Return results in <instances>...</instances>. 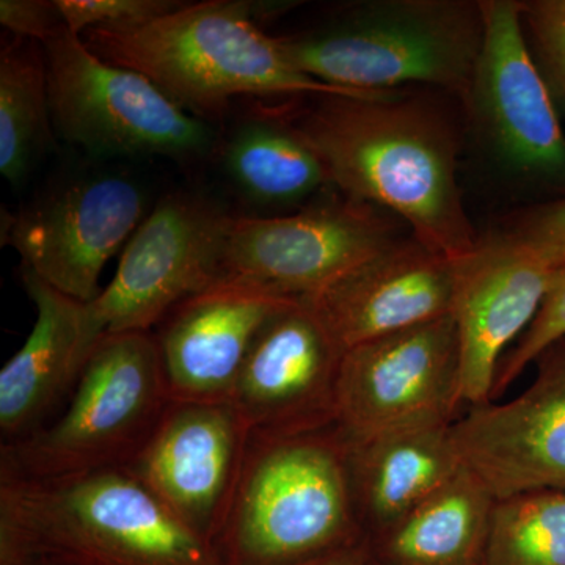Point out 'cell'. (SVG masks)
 Here are the masks:
<instances>
[{
	"label": "cell",
	"mask_w": 565,
	"mask_h": 565,
	"mask_svg": "<svg viewBox=\"0 0 565 565\" xmlns=\"http://www.w3.org/2000/svg\"><path fill=\"white\" fill-rule=\"evenodd\" d=\"M497 233L550 269L565 267V196L512 215Z\"/></svg>",
	"instance_id": "28"
},
{
	"label": "cell",
	"mask_w": 565,
	"mask_h": 565,
	"mask_svg": "<svg viewBox=\"0 0 565 565\" xmlns=\"http://www.w3.org/2000/svg\"><path fill=\"white\" fill-rule=\"evenodd\" d=\"M250 438L232 403L172 401L128 470L182 525L214 548L239 486Z\"/></svg>",
	"instance_id": "13"
},
{
	"label": "cell",
	"mask_w": 565,
	"mask_h": 565,
	"mask_svg": "<svg viewBox=\"0 0 565 565\" xmlns=\"http://www.w3.org/2000/svg\"><path fill=\"white\" fill-rule=\"evenodd\" d=\"M497 500L467 468L370 545L382 565H482Z\"/></svg>",
	"instance_id": "21"
},
{
	"label": "cell",
	"mask_w": 565,
	"mask_h": 565,
	"mask_svg": "<svg viewBox=\"0 0 565 565\" xmlns=\"http://www.w3.org/2000/svg\"><path fill=\"white\" fill-rule=\"evenodd\" d=\"M341 195L390 212L426 247L462 259L481 237L459 182V134L422 96H316L296 122Z\"/></svg>",
	"instance_id": "1"
},
{
	"label": "cell",
	"mask_w": 565,
	"mask_h": 565,
	"mask_svg": "<svg viewBox=\"0 0 565 565\" xmlns=\"http://www.w3.org/2000/svg\"><path fill=\"white\" fill-rule=\"evenodd\" d=\"M3 565H51V564L39 563V561H20V563H11V564H3Z\"/></svg>",
	"instance_id": "31"
},
{
	"label": "cell",
	"mask_w": 565,
	"mask_h": 565,
	"mask_svg": "<svg viewBox=\"0 0 565 565\" xmlns=\"http://www.w3.org/2000/svg\"><path fill=\"white\" fill-rule=\"evenodd\" d=\"M462 405L452 315L344 352L337 427L352 444L408 427L452 424Z\"/></svg>",
	"instance_id": "10"
},
{
	"label": "cell",
	"mask_w": 565,
	"mask_h": 565,
	"mask_svg": "<svg viewBox=\"0 0 565 565\" xmlns=\"http://www.w3.org/2000/svg\"><path fill=\"white\" fill-rule=\"evenodd\" d=\"M535 363L525 392L508 403L471 405L451 426L463 468L497 501L565 492V341Z\"/></svg>",
	"instance_id": "15"
},
{
	"label": "cell",
	"mask_w": 565,
	"mask_h": 565,
	"mask_svg": "<svg viewBox=\"0 0 565 565\" xmlns=\"http://www.w3.org/2000/svg\"><path fill=\"white\" fill-rule=\"evenodd\" d=\"M456 285V259L411 234L305 300L345 352L452 315Z\"/></svg>",
	"instance_id": "17"
},
{
	"label": "cell",
	"mask_w": 565,
	"mask_h": 565,
	"mask_svg": "<svg viewBox=\"0 0 565 565\" xmlns=\"http://www.w3.org/2000/svg\"><path fill=\"white\" fill-rule=\"evenodd\" d=\"M223 565L128 468L0 479V565Z\"/></svg>",
	"instance_id": "2"
},
{
	"label": "cell",
	"mask_w": 565,
	"mask_h": 565,
	"mask_svg": "<svg viewBox=\"0 0 565 565\" xmlns=\"http://www.w3.org/2000/svg\"><path fill=\"white\" fill-rule=\"evenodd\" d=\"M482 565H565V492L497 501Z\"/></svg>",
	"instance_id": "24"
},
{
	"label": "cell",
	"mask_w": 565,
	"mask_h": 565,
	"mask_svg": "<svg viewBox=\"0 0 565 565\" xmlns=\"http://www.w3.org/2000/svg\"><path fill=\"white\" fill-rule=\"evenodd\" d=\"M0 22L14 36L41 44L66 28L55 0H2Z\"/></svg>",
	"instance_id": "29"
},
{
	"label": "cell",
	"mask_w": 565,
	"mask_h": 565,
	"mask_svg": "<svg viewBox=\"0 0 565 565\" xmlns=\"http://www.w3.org/2000/svg\"><path fill=\"white\" fill-rule=\"evenodd\" d=\"M46 62L39 41L13 36L0 52V173L20 184L54 140Z\"/></svg>",
	"instance_id": "23"
},
{
	"label": "cell",
	"mask_w": 565,
	"mask_h": 565,
	"mask_svg": "<svg viewBox=\"0 0 565 565\" xmlns=\"http://www.w3.org/2000/svg\"><path fill=\"white\" fill-rule=\"evenodd\" d=\"M370 559V545H367V542H363V544L351 546V548L341 550V552L332 553V555L299 565H366Z\"/></svg>",
	"instance_id": "30"
},
{
	"label": "cell",
	"mask_w": 565,
	"mask_h": 565,
	"mask_svg": "<svg viewBox=\"0 0 565 565\" xmlns=\"http://www.w3.org/2000/svg\"><path fill=\"white\" fill-rule=\"evenodd\" d=\"M452 424L408 427L348 441L353 498L367 542L448 484L463 465Z\"/></svg>",
	"instance_id": "20"
},
{
	"label": "cell",
	"mask_w": 565,
	"mask_h": 565,
	"mask_svg": "<svg viewBox=\"0 0 565 565\" xmlns=\"http://www.w3.org/2000/svg\"><path fill=\"white\" fill-rule=\"evenodd\" d=\"M523 33L561 117L565 115V0H526Z\"/></svg>",
	"instance_id": "25"
},
{
	"label": "cell",
	"mask_w": 565,
	"mask_h": 565,
	"mask_svg": "<svg viewBox=\"0 0 565 565\" xmlns=\"http://www.w3.org/2000/svg\"><path fill=\"white\" fill-rule=\"evenodd\" d=\"M367 542L349 446L334 426L252 435L215 553L223 565H299Z\"/></svg>",
	"instance_id": "4"
},
{
	"label": "cell",
	"mask_w": 565,
	"mask_h": 565,
	"mask_svg": "<svg viewBox=\"0 0 565 565\" xmlns=\"http://www.w3.org/2000/svg\"><path fill=\"white\" fill-rule=\"evenodd\" d=\"M170 403L154 334H103L66 411L36 433L2 444L0 479L41 481L128 468Z\"/></svg>",
	"instance_id": "6"
},
{
	"label": "cell",
	"mask_w": 565,
	"mask_h": 565,
	"mask_svg": "<svg viewBox=\"0 0 565 565\" xmlns=\"http://www.w3.org/2000/svg\"><path fill=\"white\" fill-rule=\"evenodd\" d=\"M285 3L206 0L126 31H88L85 44L104 61L143 74L172 102L206 120L236 96H373L307 76L256 24Z\"/></svg>",
	"instance_id": "3"
},
{
	"label": "cell",
	"mask_w": 565,
	"mask_h": 565,
	"mask_svg": "<svg viewBox=\"0 0 565 565\" xmlns=\"http://www.w3.org/2000/svg\"><path fill=\"white\" fill-rule=\"evenodd\" d=\"M294 300L245 282L217 281L178 305L154 334L172 401L230 403L256 337Z\"/></svg>",
	"instance_id": "18"
},
{
	"label": "cell",
	"mask_w": 565,
	"mask_h": 565,
	"mask_svg": "<svg viewBox=\"0 0 565 565\" xmlns=\"http://www.w3.org/2000/svg\"><path fill=\"white\" fill-rule=\"evenodd\" d=\"M390 212L341 195L274 217H232L223 225L217 281L311 299L399 241Z\"/></svg>",
	"instance_id": "8"
},
{
	"label": "cell",
	"mask_w": 565,
	"mask_h": 565,
	"mask_svg": "<svg viewBox=\"0 0 565 565\" xmlns=\"http://www.w3.org/2000/svg\"><path fill=\"white\" fill-rule=\"evenodd\" d=\"M366 565H382V564L374 563V561H373V559H370V563H367Z\"/></svg>",
	"instance_id": "32"
},
{
	"label": "cell",
	"mask_w": 565,
	"mask_h": 565,
	"mask_svg": "<svg viewBox=\"0 0 565 565\" xmlns=\"http://www.w3.org/2000/svg\"><path fill=\"white\" fill-rule=\"evenodd\" d=\"M66 29L76 35L88 31H126L141 28L180 9L173 0H55Z\"/></svg>",
	"instance_id": "27"
},
{
	"label": "cell",
	"mask_w": 565,
	"mask_h": 565,
	"mask_svg": "<svg viewBox=\"0 0 565 565\" xmlns=\"http://www.w3.org/2000/svg\"><path fill=\"white\" fill-rule=\"evenodd\" d=\"M343 355L313 305L294 300L256 337L230 403L258 437L334 426Z\"/></svg>",
	"instance_id": "14"
},
{
	"label": "cell",
	"mask_w": 565,
	"mask_h": 565,
	"mask_svg": "<svg viewBox=\"0 0 565 565\" xmlns=\"http://www.w3.org/2000/svg\"><path fill=\"white\" fill-rule=\"evenodd\" d=\"M228 215L193 195H167L122 250L117 274L88 310L104 334L151 332L178 305L217 282Z\"/></svg>",
	"instance_id": "12"
},
{
	"label": "cell",
	"mask_w": 565,
	"mask_h": 565,
	"mask_svg": "<svg viewBox=\"0 0 565 565\" xmlns=\"http://www.w3.org/2000/svg\"><path fill=\"white\" fill-rule=\"evenodd\" d=\"M36 321L20 351L0 371V433L3 444L41 429L47 416L73 394L93 349L103 337L88 303L22 270Z\"/></svg>",
	"instance_id": "19"
},
{
	"label": "cell",
	"mask_w": 565,
	"mask_h": 565,
	"mask_svg": "<svg viewBox=\"0 0 565 565\" xmlns=\"http://www.w3.org/2000/svg\"><path fill=\"white\" fill-rule=\"evenodd\" d=\"M482 0H366L275 36L307 76L363 93L429 85L460 102L484 40Z\"/></svg>",
	"instance_id": "5"
},
{
	"label": "cell",
	"mask_w": 565,
	"mask_h": 565,
	"mask_svg": "<svg viewBox=\"0 0 565 565\" xmlns=\"http://www.w3.org/2000/svg\"><path fill=\"white\" fill-rule=\"evenodd\" d=\"M520 0H482L484 40L462 99L476 139L512 178L565 189L559 111L527 47Z\"/></svg>",
	"instance_id": "9"
},
{
	"label": "cell",
	"mask_w": 565,
	"mask_h": 565,
	"mask_svg": "<svg viewBox=\"0 0 565 565\" xmlns=\"http://www.w3.org/2000/svg\"><path fill=\"white\" fill-rule=\"evenodd\" d=\"M54 131L96 156H163L185 162L214 147L207 122L172 102L143 74L104 61L63 29L44 41Z\"/></svg>",
	"instance_id": "7"
},
{
	"label": "cell",
	"mask_w": 565,
	"mask_h": 565,
	"mask_svg": "<svg viewBox=\"0 0 565 565\" xmlns=\"http://www.w3.org/2000/svg\"><path fill=\"white\" fill-rule=\"evenodd\" d=\"M225 167L243 195L262 206H296L332 185L296 125L275 118L244 121L226 143Z\"/></svg>",
	"instance_id": "22"
},
{
	"label": "cell",
	"mask_w": 565,
	"mask_h": 565,
	"mask_svg": "<svg viewBox=\"0 0 565 565\" xmlns=\"http://www.w3.org/2000/svg\"><path fill=\"white\" fill-rule=\"evenodd\" d=\"M148 195L120 173L71 181L10 218L7 241L52 288L90 303L104 266L147 217Z\"/></svg>",
	"instance_id": "11"
},
{
	"label": "cell",
	"mask_w": 565,
	"mask_h": 565,
	"mask_svg": "<svg viewBox=\"0 0 565 565\" xmlns=\"http://www.w3.org/2000/svg\"><path fill=\"white\" fill-rule=\"evenodd\" d=\"M555 270L509 244L498 233L479 239L457 259L455 310L460 345V396L492 401L498 370L541 310Z\"/></svg>",
	"instance_id": "16"
},
{
	"label": "cell",
	"mask_w": 565,
	"mask_h": 565,
	"mask_svg": "<svg viewBox=\"0 0 565 565\" xmlns=\"http://www.w3.org/2000/svg\"><path fill=\"white\" fill-rule=\"evenodd\" d=\"M563 341H565V267L555 270L541 310L535 315L526 332L516 341L512 351L505 353L498 370L492 397L504 393L531 364L537 362L553 345Z\"/></svg>",
	"instance_id": "26"
}]
</instances>
